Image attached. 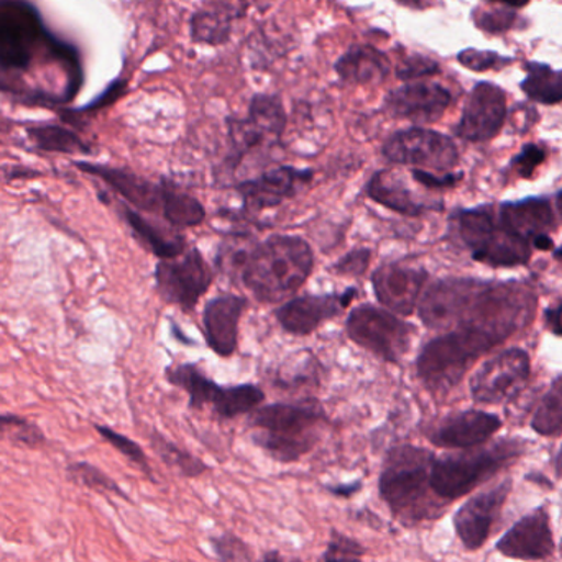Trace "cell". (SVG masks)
I'll return each mask as SVG.
<instances>
[{
	"instance_id": "obj_15",
	"label": "cell",
	"mask_w": 562,
	"mask_h": 562,
	"mask_svg": "<svg viewBox=\"0 0 562 562\" xmlns=\"http://www.w3.org/2000/svg\"><path fill=\"white\" fill-rule=\"evenodd\" d=\"M286 125L283 105L273 95H256L249 109V117L233 121L229 125L231 142L236 160L246 157L250 151L277 144Z\"/></svg>"
},
{
	"instance_id": "obj_33",
	"label": "cell",
	"mask_w": 562,
	"mask_h": 562,
	"mask_svg": "<svg viewBox=\"0 0 562 562\" xmlns=\"http://www.w3.org/2000/svg\"><path fill=\"white\" fill-rule=\"evenodd\" d=\"M151 448H154L158 458H160L168 468L175 469V471L183 475V477H200L204 472L210 471V465H207L206 462L201 461V459H198L196 456L191 454V452L178 448L177 445L168 441L167 438L158 435V432H151Z\"/></svg>"
},
{
	"instance_id": "obj_24",
	"label": "cell",
	"mask_w": 562,
	"mask_h": 562,
	"mask_svg": "<svg viewBox=\"0 0 562 562\" xmlns=\"http://www.w3.org/2000/svg\"><path fill=\"white\" fill-rule=\"evenodd\" d=\"M247 300L237 294L214 297L204 307L203 324L207 346L220 357H231L239 342V323Z\"/></svg>"
},
{
	"instance_id": "obj_8",
	"label": "cell",
	"mask_w": 562,
	"mask_h": 562,
	"mask_svg": "<svg viewBox=\"0 0 562 562\" xmlns=\"http://www.w3.org/2000/svg\"><path fill=\"white\" fill-rule=\"evenodd\" d=\"M459 234L477 262L492 267L524 266L530 260L527 240L495 223L488 207L462 211L459 214Z\"/></svg>"
},
{
	"instance_id": "obj_28",
	"label": "cell",
	"mask_w": 562,
	"mask_h": 562,
	"mask_svg": "<svg viewBox=\"0 0 562 562\" xmlns=\"http://www.w3.org/2000/svg\"><path fill=\"white\" fill-rule=\"evenodd\" d=\"M122 214L135 237L158 259H177L181 254L187 252V240L181 234L161 229L160 226L145 220L138 211L132 210V207H124Z\"/></svg>"
},
{
	"instance_id": "obj_17",
	"label": "cell",
	"mask_w": 562,
	"mask_h": 562,
	"mask_svg": "<svg viewBox=\"0 0 562 562\" xmlns=\"http://www.w3.org/2000/svg\"><path fill=\"white\" fill-rule=\"evenodd\" d=\"M507 119V95L494 82H477L469 94L456 135L462 140L485 142L494 138Z\"/></svg>"
},
{
	"instance_id": "obj_56",
	"label": "cell",
	"mask_w": 562,
	"mask_h": 562,
	"mask_svg": "<svg viewBox=\"0 0 562 562\" xmlns=\"http://www.w3.org/2000/svg\"><path fill=\"white\" fill-rule=\"evenodd\" d=\"M291 562H303V561H301V560H293V561H291Z\"/></svg>"
},
{
	"instance_id": "obj_44",
	"label": "cell",
	"mask_w": 562,
	"mask_h": 562,
	"mask_svg": "<svg viewBox=\"0 0 562 562\" xmlns=\"http://www.w3.org/2000/svg\"><path fill=\"white\" fill-rule=\"evenodd\" d=\"M441 71L438 63L423 55H413L406 58L396 69V75L402 79H418L425 76L438 75Z\"/></svg>"
},
{
	"instance_id": "obj_18",
	"label": "cell",
	"mask_w": 562,
	"mask_h": 562,
	"mask_svg": "<svg viewBox=\"0 0 562 562\" xmlns=\"http://www.w3.org/2000/svg\"><path fill=\"white\" fill-rule=\"evenodd\" d=\"M357 288H347L342 293L307 294L286 301L277 310V319L286 333L293 336H310L321 324L339 316L356 300Z\"/></svg>"
},
{
	"instance_id": "obj_29",
	"label": "cell",
	"mask_w": 562,
	"mask_h": 562,
	"mask_svg": "<svg viewBox=\"0 0 562 562\" xmlns=\"http://www.w3.org/2000/svg\"><path fill=\"white\" fill-rule=\"evenodd\" d=\"M336 71L344 81L353 85L382 81L390 71L389 58L372 46H356L336 63Z\"/></svg>"
},
{
	"instance_id": "obj_5",
	"label": "cell",
	"mask_w": 562,
	"mask_h": 562,
	"mask_svg": "<svg viewBox=\"0 0 562 562\" xmlns=\"http://www.w3.org/2000/svg\"><path fill=\"white\" fill-rule=\"evenodd\" d=\"M492 344L471 327H459L454 333L429 340L416 360L422 382L435 392H446L461 382L471 363Z\"/></svg>"
},
{
	"instance_id": "obj_9",
	"label": "cell",
	"mask_w": 562,
	"mask_h": 562,
	"mask_svg": "<svg viewBox=\"0 0 562 562\" xmlns=\"http://www.w3.org/2000/svg\"><path fill=\"white\" fill-rule=\"evenodd\" d=\"M167 376L170 383L188 393L191 408L198 409L210 405L221 418L233 419L252 413L266 400V393L259 386L252 383L217 385L193 363L171 367Z\"/></svg>"
},
{
	"instance_id": "obj_27",
	"label": "cell",
	"mask_w": 562,
	"mask_h": 562,
	"mask_svg": "<svg viewBox=\"0 0 562 562\" xmlns=\"http://www.w3.org/2000/svg\"><path fill=\"white\" fill-rule=\"evenodd\" d=\"M366 194L380 206L386 207L393 213L403 214V216L418 217L431 210L422 201L416 200L412 191L398 178L393 177L392 171H376L367 183Z\"/></svg>"
},
{
	"instance_id": "obj_45",
	"label": "cell",
	"mask_w": 562,
	"mask_h": 562,
	"mask_svg": "<svg viewBox=\"0 0 562 562\" xmlns=\"http://www.w3.org/2000/svg\"><path fill=\"white\" fill-rule=\"evenodd\" d=\"M413 180L422 187L429 188V190H445V188H454L461 181V173H432V171L419 170L415 168L412 171Z\"/></svg>"
},
{
	"instance_id": "obj_4",
	"label": "cell",
	"mask_w": 562,
	"mask_h": 562,
	"mask_svg": "<svg viewBox=\"0 0 562 562\" xmlns=\"http://www.w3.org/2000/svg\"><path fill=\"white\" fill-rule=\"evenodd\" d=\"M435 454L412 445L395 446L386 452L379 477V494L395 518L422 520V505L431 488Z\"/></svg>"
},
{
	"instance_id": "obj_39",
	"label": "cell",
	"mask_w": 562,
	"mask_h": 562,
	"mask_svg": "<svg viewBox=\"0 0 562 562\" xmlns=\"http://www.w3.org/2000/svg\"><path fill=\"white\" fill-rule=\"evenodd\" d=\"M210 543L220 562H254L250 548L229 531L211 537Z\"/></svg>"
},
{
	"instance_id": "obj_36",
	"label": "cell",
	"mask_w": 562,
	"mask_h": 562,
	"mask_svg": "<svg viewBox=\"0 0 562 562\" xmlns=\"http://www.w3.org/2000/svg\"><path fill=\"white\" fill-rule=\"evenodd\" d=\"M0 439L32 449L42 448L46 442L38 426L13 415H0Z\"/></svg>"
},
{
	"instance_id": "obj_47",
	"label": "cell",
	"mask_w": 562,
	"mask_h": 562,
	"mask_svg": "<svg viewBox=\"0 0 562 562\" xmlns=\"http://www.w3.org/2000/svg\"><path fill=\"white\" fill-rule=\"evenodd\" d=\"M326 491L337 498H352L362 491V482L356 481L352 484L326 485Z\"/></svg>"
},
{
	"instance_id": "obj_57",
	"label": "cell",
	"mask_w": 562,
	"mask_h": 562,
	"mask_svg": "<svg viewBox=\"0 0 562 562\" xmlns=\"http://www.w3.org/2000/svg\"><path fill=\"white\" fill-rule=\"evenodd\" d=\"M561 554H562V543H561Z\"/></svg>"
},
{
	"instance_id": "obj_42",
	"label": "cell",
	"mask_w": 562,
	"mask_h": 562,
	"mask_svg": "<svg viewBox=\"0 0 562 562\" xmlns=\"http://www.w3.org/2000/svg\"><path fill=\"white\" fill-rule=\"evenodd\" d=\"M370 260H372V250L370 249H353L350 250L346 256L340 257L333 267L330 272L336 273L340 277H360L367 272L370 267Z\"/></svg>"
},
{
	"instance_id": "obj_30",
	"label": "cell",
	"mask_w": 562,
	"mask_h": 562,
	"mask_svg": "<svg viewBox=\"0 0 562 562\" xmlns=\"http://www.w3.org/2000/svg\"><path fill=\"white\" fill-rule=\"evenodd\" d=\"M527 78L521 81V89L531 101L551 105L562 102V69L551 68L544 63H527Z\"/></svg>"
},
{
	"instance_id": "obj_12",
	"label": "cell",
	"mask_w": 562,
	"mask_h": 562,
	"mask_svg": "<svg viewBox=\"0 0 562 562\" xmlns=\"http://www.w3.org/2000/svg\"><path fill=\"white\" fill-rule=\"evenodd\" d=\"M213 280V269L198 249H187L177 259L161 260L155 270L161 297L181 307L184 313H193Z\"/></svg>"
},
{
	"instance_id": "obj_3",
	"label": "cell",
	"mask_w": 562,
	"mask_h": 562,
	"mask_svg": "<svg viewBox=\"0 0 562 562\" xmlns=\"http://www.w3.org/2000/svg\"><path fill=\"white\" fill-rule=\"evenodd\" d=\"M326 419L317 403H273L259 406L250 415L257 429L254 442L276 461L290 464L313 451L316 428Z\"/></svg>"
},
{
	"instance_id": "obj_16",
	"label": "cell",
	"mask_w": 562,
	"mask_h": 562,
	"mask_svg": "<svg viewBox=\"0 0 562 562\" xmlns=\"http://www.w3.org/2000/svg\"><path fill=\"white\" fill-rule=\"evenodd\" d=\"M512 492V482L491 488L487 492L474 495L469 498L454 514L456 535H458L465 550L477 551L487 543L491 538L492 528L501 518L502 510L507 504L508 495Z\"/></svg>"
},
{
	"instance_id": "obj_11",
	"label": "cell",
	"mask_w": 562,
	"mask_h": 562,
	"mask_svg": "<svg viewBox=\"0 0 562 562\" xmlns=\"http://www.w3.org/2000/svg\"><path fill=\"white\" fill-rule=\"evenodd\" d=\"M383 155L392 164L441 175L451 173L459 161L458 147L451 138L422 127L393 134L383 145Z\"/></svg>"
},
{
	"instance_id": "obj_38",
	"label": "cell",
	"mask_w": 562,
	"mask_h": 562,
	"mask_svg": "<svg viewBox=\"0 0 562 562\" xmlns=\"http://www.w3.org/2000/svg\"><path fill=\"white\" fill-rule=\"evenodd\" d=\"M363 557H366V548L359 541L333 530L319 562H362Z\"/></svg>"
},
{
	"instance_id": "obj_23",
	"label": "cell",
	"mask_w": 562,
	"mask_h": 562,
	"mask_svg": "<svg viewBox=\"0 0 562 562\" xmlns=\"http://www.w3.org/2000/svg\"><path fill=\"white\" fill-rule=\"evenodd\" d=\"M451 102V92L436 82H413L402 86L390 92L385 99L386 111L390 114L418 124L438 121Z\"/></svg>"
},
{
	"instance_id": "obj_14",
	"label": "cell",
	"mask_w": 562,
	"mask_h": 562,
	"mask_svg": "<svg viewBox=\"0 0 562 562\" xmlns=\"http://www.w3.org/2000/svg\"><path fill=\"white\" fill-rule=\"evenodd\" d=\"M530 357L520 349L507 350L485 362L471 380L475 402L497 405L514 398L527 385Z\"/></svg>"
},
{
	"instance_id": "obj_22",
	"label": "cell",
	"mask_w": 562,
	"mask_h": 562,
	"mask_svg": "<svg viewBox=\"0 0 562 562\" xmlns=\"http://www.w3.org/2000/svg\"><path fill=\"white\" fill-rule=\"evenodd\" d=\"M76 167L85 173L104 181L135 210L142 211V213L160 214V216L164 214L168 181L164 180L161 183L155 184L147 178L119 170V168L85 164V161H79Z\"/></svg>"
},
{
	"instance_id": "obj_37",
	"label": "cell",
	"mask_w": 562,
	"mask_h": 562,
	"mask_svg": "<svg viewBox=\"0 0 562 562\" xmlns=\"http://www.w3.org/2000/svg\"><path fill=\"white\" fill-rule=\"evenodd\" d=\"M95 431H98L101 438L108 441L115 451L121 452L128 461L134 462L137 468H140L145 474L151 477V469L150 464H148L147 454H145L144 449H142L137 442L132 441L131 438L121 435V432L114 431V429L109 428V426L95 425Z\"/></svg>"
},
{
	"instance_id": "obj_34",
	"label": "cell",
	"mask_w": 562,
	"mask_h": 562,
	"mask_svg": "<svg viewBox=\"0 0 562 562\" xmlns=\"http://www.w3.org/2000/svg\"><path fill=\"white\" fill-rule=\"evenodd\" d=\"M66 472H68L69 481L75 482L79 487L89 488L98 494L119 495L124 501H128L127 494L119 487L117 482L112 481L101 469L89 464V462H72Z\"/></svg>"
},
{
	"instance_id": "obj_32",
	"label": "cell",
	"mask_w": 562,
	"mask_h": 562,
	"mask_svg": "<svg viewBox=\"0 0 562 562\" xmlns=\"http://www.w3.org/2000/svg\"><path fill=\"white\" fill-rule=\"evenodd\" d=\"M26 134H29L30 140H32L40 150L68 155L91 154V148H89L86 142L81 140L78 134L69 131V128L59 127V125H38V127H30Z\"/></svg>"
},
{
	"instance_id": "obj_35",
	"label": "cell",
	"mask_w": 562,
	"mask_h": 562,
	"mask_svg": "<svg viewBox=\"0 0 562 562\" xmlns=\"http://www.w3.org/2000/svg\"><path fill=\"white\" fill-rule=\"evenodd\" d=\"M531 426L541 436H557L562 431V376L538 406Z\"/></svg>"
},
{
	"instance_id": "obj_1",
	"label": "cell",
	"mask_w": 562,
	"mask_h": 562,
	"mask_svg": "<svg viewBox=\"0 0 562 562\" xmlns=\"http://www.w3.org/2000/svg\"><path fill=\"white\" fill-rule=\"evenodd\" d=\"M40 56L82 75L76 49L46 30L36 9L20 0H0V89L15 91L16 79L29 72Z\"/></svg>"
},
{
	"instance_id": "obj_6",
	"label": "cell",
	"mask_w": 562,
	"mask_h": 562,
	"mask_svg": "<svg viewBox=\"0 0 562 562\" xmlns=\"http://www.w3.org/2000/svg\"><path fill=\"white\" fill-rule=\"evenodd\" d=\"M517 454L514 445H497L484 451L435 459L429 479L431 491L446 501L464 497L494 477Z\"/></svg>"
},
{
	"instance_id": "obj_41",
	"label": "cell",
	"mask_w": 562,
	"mask_h": 562,
	"mask_svg": "<svg viewBox=\"0 0 562 562\" xmlns=\"http://www.w3.org/2000/svg\"><path fill=\"white\" fill-rule=\"evenodd\" d=\"M458 59L472 71L505 68L508 63L514 61L510 56H502L494 52H479V49H464L459 53Z\"/></svg>"
},
{
	"instance_id": "obj_51",
	"label": "cell",
	"mask_w": 562,
	"mask_h": 562,
	"mask_svg": "<svg viewBox=\"0 0 562 562\" xmlns=\"http://www.w3.org/2000/svg\"><path fill=\"white\" fill-rule=\"evenodd\" d=\"M256 562H284L283 557H281L280 551L272 550L267 551L259 561Z\"/></svg>"
},
{
	"instance_id": "obj_50",
	"label": "cell",
	"mask_w": 562,
	"mask_h": 562,
	"mask_svg": "<svg viewBox=\"0 0 562 562\" xmlns=\"http://www.w3.org/2000/svg\"><path fill=\"white\" fill-rule=\"evenodd\" d=\"M491 2H501L507 5L508 9H521V7L528 5L530 0H491Z\"/></svg>"
},
{
	"instance_id": "obj_53",
	"label": "cell",
	"mask_w": 562,
	"mask_h": 562,
	"mask_svg": "<svg viewBox=\"0 0 562 562\" xmlns=\"http://www.w3.org/2000/svg\"><path fill=\"white\" fill-rule=\"evenodd\" d=\"M557 472H558V475H560V477H562V446H561L560 452H558Z\"/></svg>"
},
{
	"instance_id": "obj_54",
	"label": "cell",
	"mask_w": 562,
	"mask_h": 562,
	"mask_svg": "<svg viewBox=\"0 0 562 562\" xmlns=\"http://www.w3.org/2000/svg\"><path fill=\"white\" fill-rule=\"evenodd\" d=\"M558 207H560L562 214V191L560 194H558Z\"/></svg>"
},
{
	"instance_id": "obj_40",
	"label": "cell",
	"mask_w": 562,
	"mask_h": 562,
	"mask_svg": "<svg viewBox=\"0 0 562 562\" xmlns=\"http://www.w3.org/2000/svg\"><path fill=\"white\" fill-rule=\"evenodd\" d=\"M229 35V22L217 13L203 12L194 16L193 36L198 42L221 43Z\"/></svg>"
},
{
	"instance_id": "obj_19",
	"label": "cell",
	"mask_w": 562,
	"mask_h": 562,
	"mask_svg": "<svg viewBox=\"0 0 562 562\" xmlns=\"http://www.w3.org/2000/svg\"><path fill=\"white\" fill-rule=\"evenodd\" d=\"M314 171L307 168L280 167L267 171L262 177L237 184V193L247 210L266 211L293 200L313 181Z\"/></svg>"
},
{
	"instance_id": "obj_52",
	"label": "cell",
	"mask_w": 562,
	"mask_h": 562,
	"mask_svg": "<svg viewBox=\"0 0 562 562\" xmlns=\"http://www.w3.org/2000/svg\"><path fill=\"white\" fill-rule=\"evenodd\" d=\"M396 2L402 3V5L413 7V9H419V7H423L422 0H396Z\"/></svg>"
},
{
	"instance_id": "obj_2",
	"label": "cell",
	"mask_w": 562,
	"mask_h": 562,
	"mask_svg": "<svg viewBox=\"0 0 562 562\" xmlns=\"http://www.w3.org/2000/svg\"><path fill=\"white\" fill-rule=\"evenodd\" d=\"M313 269L314 254L306 240L272 236L246 254L240 277L257 300L280 303L306 283Z\"/></svg>"
},
{
	"instance_id": "obj_26",
	"label": "cell",
	"mask_w": 562,
	"mask_h": 562,
	"mask_svg": "<svg viewBox=\"0 0 562 562\" xmlns=\"http://www.w3.org/2000/svg\"><path fill=\"white\" fill-rule=\"evenodd\" d=\"M501 224L528 244L541 236H548L554 227L553 211L544 200H525L507 203L501 207Z\"/></svg>"
},
{
	"instance_id": "obj_21",
	"label": "cell",
	"mask_w": 562,
	"mask_h": 562,
	"mask_svg": "<svg viewBox=\"0 0 562 562\" xmlns=\"http://www.w3.org/2000/svg\"><path fill=\"white\" fill-rule=\"evenodd\" d=\"M428 273L419 267L392 262L380 266L372 276L376 300L402 316H409L418 307Z\"/></svg>"
},
{
	"instance_id": "obj_20",
	"label": "cell",
	"mask_w": 562,
	"mask_h": 562,
	"mask_svg": "<svg viewBox=\"0 0 562 562\" xmlns=\"http://www.w3.org/2000/svg\"><path fill=\"white\" fill-rule=\"evenodd\" d=\"M502 557L518 561H547L554 553V535L547 508H535L498 540Z\"/></svg>"
},
{
	"instance_id": "obj_25",
	"label": "cell",
	"mask_w": 562,
	"mask_h": 562,
	"mask_svg": "<svg viewBox=\"0 0 562 562\" xmlns=\"http://www.w3.org/2000/svg\"><path fill=\"white\" fill-rule=\"evenodd\" d=\"M498 416L485 412H462L442 419L431 435L429 441L439 448L471 449L484 445L501 429Z\"/></svg>"
},
{
	"instance_id": "obj_7",
	"label": "cell",
	"mask_w": 562,
	"mask_h": 562,
	"mask_svg": "<svg viewBox=\"0 0 562 562\" xmlns=\"http://www.w3.org/2000/svg\"><path fill=\"white\" fill-rule=\"evenodd\" d=\"M535 297L524 288L501 284H485L465 317L462 326L471 327L485 337L492 346L507 339L512 333L524 326L533 313Z\"/></svg>"
},
{
	"instance_id": "obj_49",
	"label": "cell",
	"mask_w": 562,
	"mask_h": 562,
	"mask_svg": "<svg viewBox=\"0 0 562 562\" xmlns=\"http://www.w3.org/2000/svg\"><path fill=\"white\" fill-rule=\"evenodd\" d=\"M533 246L538 250H550L553 247V240H551L550 236H541L533 240Z\"/></svg>"
},
{
	"instance_id": "obj_55",
	"label": "cell",
	"mask_w": 562,
	"mask_h": 562,
	"mask_svg": "<svg viewBox=\"0 0 562 562\" xmlns=\"http://www.w3.org/2000/svg\"><path fill=\"white\" fill-rule=\"evenodd\" d=\"M557 256L560 257V259H562V247L560 250H558Z\"/></svg>"
},
{
	"instance_id": "obj_46",
	"label": "cell",
	"mask_w": 562,
	"mask_h": 562,
	"mask_svg": "<svg viewBox=\"0 0 562 562\" xmlns=\"http://www.w3.org/2000/svg\"><path fill=\"white\" fill-rule=\"evenodd\" d=\"M544 157H547V154H544L543 148L538 147V145H527L524 151L515 158L514 165L520 177L528 178L535 173L538 165L543 164Z\"/></svg>"
},
{
	"instance_id": "obj_13",
	"label": "cell",
	"mask_w": 562,
	"mask_h": 562,
	"mask_svg": "<svg viewBox=\"0 0 562 562\" xmlns=\"http://www.w3.org/2000/svg\"><path fill=\"white\" fill-rule=\"evenodd\" d=\"M484 288L474 280L436 281L419 300V317L429 329L462 326Z\"/></svg>"
},
{
	"instance_id": "obj_43",
	"label": "cell",
	"mask_w": 562,
	"mask_h": 562,
	"mask_svg": "<svg viewBox=\"0 0 562 562\" xmlns=\"http://www.w3.org/2000/svg\"><path fill=\"white\" fill-rule=\"evenodd\" d=\"M475 23L479 29L488 33H504L514 26L517 13L514 9L485 10V12L475 13Z\"/></svg>"
},
{
	"instance_id": "obj_48",
	"label": "cell",
	"mask_w": 562,
	"mask_h": 562,
	"mask_svg": "<svg viewBox=\"0 0 562 562\" xmlns=\"http://www.w3.org/2000/svg\"><path fill=\"white\" fill-rule=\"evenodd\" d=\"M548 327L558 336H562V304L560 306L548 307L547 310Z\"/></svg>"
},
{
	"instance_id": "obj_31",
	"label": "cell",
	"mask_w": 562,
	"mask_h": 562,
	"mask_svg": "<svg viewBox=\"0 0 562 562\" xmlns=\"http://www.w3.org/2000/svg\"><path fill=\"white\" fill-rule=\"evenodd\" d=\"M161 217L177 229H190V227L200 226L206 220V210L196 198L178 191L168 183Z\"/></svg>"
},
{
	"instance_id": "obj_10",
	"label": "cell",
	"mask_w": 562,
	"mask_h": 562,
	"mask_svg": "<svg viewBox=\"0 0 562 562\" xmlns=\"http://www.w3.org/2000/svg\"><path fill=\"white\" fill-rule=\"evenodd\" d=\"M347 336L385 362H400L412 344L413 326L385 307L362 304L347 316Z\"/></svg>"
}]
</instances>
